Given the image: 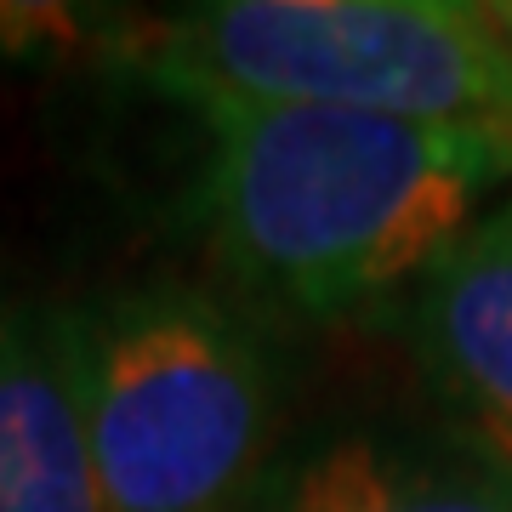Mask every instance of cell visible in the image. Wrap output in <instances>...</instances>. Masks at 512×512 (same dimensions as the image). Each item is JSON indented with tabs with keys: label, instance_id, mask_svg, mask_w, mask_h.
Segmentation results:
<instances>
[{
	"label": "cell",
	"instance_id": "obj_3",
	"mask_svg": "<svg viewBox=\"0 0 512 512\" xmlns=\"http://www.w3.org/2000/svg\"><path fill=\"white\" fill-rule=\"evenodd\" d=\"M69 330L103 512H245L274 444L251 325L188 285H131Z\"/></svg>",
	"mask_w": 512,
	"mask_h": 512
},
{
	"label": "cell",
	"instance_id": "obj_2",
	"mask_svg": "<svg viewBox=\"0 0 512 512\" xmlns=\"http://www.w3.org/2000/svg\"><path fill=\"white\" fill-rule=\"evenodd\" d=\"M131 80L188 109H353L512 137V40L450 0H211L120 29Z\"/></svg>",
	"mask_w": 512,
	"mask_h": 512
},
{
	"label": "cell",
	"instance_id": "obj_5",
	"mask_svg": "<svg viewBox=\"0 0 512 512\" xmlns=\"http://www.w3.org/2000/svg\"><path fill=\"white\" fill-rule=\"evenodd\" d=\"M0 512H103L69 308L0 291Z\"/></svg>",
	"mask_w": 512,
	"mask_h": 512
},
{
	"label": "cell",
	"instance_id": "obj_6",
	"mask_svg": "<svg viewBox=\"0 0 512 512\" xmlns=\"http://www.w3.org/2000/svg\"><path fill=\"white\" fill-rule=\"evenodd\" d=\"M245 512H512V478L387 433H336L268 467Z\"/></svg>",
	"mask_w": 512,
	"mask_h": 512
},
{
	"label": "cell",
	"instance_id": "obj_7",
	"mask_svg": "<svg viewBox=\"0 0 512 512\" xmlns=\"http://www.w3.org/2000/svg\"><path fill=\"white\" fill-rule=\"evenodd\" d=\"M490 12H495V23H501V35L512 40V6H490Z\"/></svg>",
	"mask_w": 512,
	"mask_h": 512
},
{
	"label": "cell",
	"instance_id": "obj_1",
	"mask_svg": "<svg viewBox=\"0 0 512 512\" xmlns=\"http://www.w3.org/2000/svg\"><path fill=\"white\" fill-rule=\"evenodd\" d=\"M194 217L251 291L330 319L421 285L512 177V137L353 109H200Z\"/></svg>",
	"mask_w": 512,
	"mask_h": 512
},
{
	"label": "cell",
	"instance_id": "obj_4",
	"mask_svg": "<svg viewBox=\"0 0 512 512\" xmlns=\"http://www.w3.org/2000/svg\"><path fill=\"white\" fill-rule=\"evenodd\" d=\"M416 359L473 456L512 478V205L416 285Z\"/></svg>",
	"mask_w": 512,
	"mask_h": 512
}]
</instances>
